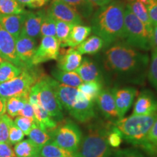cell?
<instances>
[{
    "instance_id": "1",
    "label": "cell",
    "mask_w": 157,
    "mask_h": 157,
    "mask_svg": "<svg viewBox=\"0 0 157 157\" xmlns=\"http://www.w3.org/2000/svg\"><path fill=\"white\" fill-rule=\"evenodd\" d=\"M104 63L112 73L137 82L144 79L149 64L146 53L129 46L124 42H118L109 46L104 52Z\"/></svg>"
},
{
    "instance_id": "2",
    "label": "cell",
    "mask_w": 157,
    "mask_h": 157,
    "mask_svg": "<svg viewBox=\"0 0 157 157\" xmlns=\"http://www.w3.org/2000/svg\"><path fill=\"white\" fill-rule=\"evenodd\" d=\"M125 7L121 1L113 0L100 7L92 15V31L103 39L104 48L124 39Z\"/></svg>"
},
{
    "instance_id": "3",
    "label": "cell",
    "mask_w": 157,
    "mask_h": 157,
    "mask_svg": "<svg viewBox=\"0 0 157 157\" xmlns=\"http://www.w3.org/2000/svg\"><path fill=\"white\" fill-rule=\"evenodd\" d=\"M113 124L98 121L88 127L87 132L82 137L81 143L74 157H110L111 147L108 143L107 136Z\"/></svg>"
},
{
    "instance_id": "4",
    "label": "cell",
    "mask_w": 157,
    "mask_h": 157,
    "mask_svg": "<svg viewBox=\"0 0 157 157\" xmlns=\"http://www.w3.org/2000/svg\"><path fill=\"white\" fill-rule=\"evenodd\" d=\"M157 117V113L151 115H131L113 123L127 143L141 149L151 127Z\"/></svg>"
},
{
    "instance_id": "5",
    "label": "cell",
    "mask_w": 157,
    "mask_h": 157,
    "mask_svg": "<svg viewBox=\"0 0 157 157\" xmlns=\"http://www.w3.org/2000/svg\"><path fill=\"white\" fill-rule=\"evenodd\" d=\"M124 42L137 50L148 51L153 48L152 35L143 23L125 7Z\"/></svg>"
},
{
    "instance_id": "6",
    "label": "cell",
    "mask_w": 157,
    "mask_h": 157,
    "mask_svg": "<svg viewBox=\"0 0 157 157\" xmlns=\"http://www.w3.org/2000/svg\"><path fill=\"white\" fill-rule=\"evenodd\" d=\"M34 67L24 68L17 77L0 84V97L7 99L13 96L29 95L31 88L44 76Z\"/></svg>"
},
{
    "instance_id": "7",
    "label": "cell",
    "mask_w": 157,
    "mask_h": 157,
    "mask_svg": "<svg viewBox=\"0 0 157 157\" xmlns=\"http://www.w3.org/2000/svg\"><path fill=\"white\" fill-rule=\"evenodd\" d=\"M50 142L60 148L75 153L82 139V132L76 123L67 120L49 132Z\"/></svg>"
},
{
    "instance_id": "8",
    "label": "cell",
    "mask_w": 157,
    "mask_h": 157,
    "mask_svg": "<svg viewBox=\"0 0 157 157\" xmlns=\"http://www.w3.org/2000/svg\"><path fill=\"white\" fill-rule=\"evenodd\" d=\"M39 89V105L57 122L63 119V109L50 82V77L44 76L37 82Z\"/></svg>"
},
{
    "instance_id": "9",
    "label": "cell",
    "mask_w": 157,
    "mask_h": 157,
    "mask_svg": "<svg viewBox=\"0 0 157 157\" xmlns=\"http://www.w3.org/2000/svg\"><path fill=\"white\" fill-rule=\"evenodd\" d=\"M60 43L56 36H43L32 59V66L57 60L60 54Z\"/></svg>"
},
{
    "instance_id": "10",
    "label": "cell",
    "mask_w": 157,
    "mask_h": 157,
    "mask_svg": "<svg viewBox=\"0 0 157 157\" xmlns=\"http://www.w3.org/2000/svg\"><path fill=\"white\" fill-rule=\"evenodd\" d=\"M68 113L78 122H90L96 117L94 102L78 90L75 103Z\"/></svg>"
},
{
    "instance_id": "11",
    "label": "cell",
    "mask_w": 157,
    "mask_h": 157,
    "mask_svg": "<svg viewBox=\"0 0 157 157\" xmlns=\"http://www.w3.org/2000/svg\"><path fill=\"white\" fill-rule=\"evenodd\" d=\"M47 13L56 21H63L73 25L83 23V19L77 12L60 0H53Z\"/></svg>"
},
{
    "instance_id": "12",
    "label": "cell",
    "mask_w": 157,
    "mask_h": 157,
    "mask_svg": "<svg viewBox=\"0 0 157 157\" xmlns=\"http://www.w3.org/2000/svg\"><path fill=\"white\" fill-rule=\"evenodd\" d=\"M0 56L5 60L24 69L16 52L15 39L0 25Z\"/></svg>"
},
{
    "instance_id": "13",
    "label": "cell",
    "mask_w": 157,
    "mask_h": 157,
    "mask_svg": "<svg viewBox=\"0 0 157 157\" xmlns=\"http://www.w3.org/2000/svg\"><path fill=\"white\" fill-rule=\"evenodd\" d=\"M17 56L25 68L32 66L31 62L36 50V41L35 39L21 34L15 39Z\"/></svg>"
},
{
    "instance_id": "14",
    "label": "cell",
    "mask_w": 157,
    "mask_h": 157,
    "mask_svg": "<svg viewBox=\"0 0 157 157\" xmlns=\"http://www.w3.org/2000/svg\"><path fill=\"white\" fill-rule=\"evenodd\" d=\"M95 102L102 114L110 122L114 123L119 120L112 89L102 90L95 99Z\"/></svg>"
},
{
    "instance_id": "15",
    "label": "cell",
    "mask_w": 157,
    "mask_h": 157,
    "mask_svg": "<svg viewBox=\"0 0 157 157\" xmlns=\"http://www.w3.org/2000/svg\"><path fill=\"white\" fill-rule=\"evenodd\" d=\"M114 96L116 108L119 119L124 117L129 108L132 105L137 95L136 88L128 87L124 88L114 87L112 89Z\"/></svg>"
},
{
    "instance_id": "16",
    "label": "cell",
    "mask_w": 157,
    "mask_h": 157,
    "mask_svg": "<svg viewBox=\"0 0 157 157\" xmlns=\"http://www.w3.org/2000/svg\"><path fill=\"white\" fill-rule=\"evenodd\" d=\"M50 82L63 109H66L68 113L76 101V95L78 92V88L61 84L51 77Z\"/></svg>"
},
{
    "instance_id": "17",
    "label": "cell",
    "mask_w": 157,
    "mask_h": 157,
    "mask_svg": "<svg viewBox=\"0 0 157 157\" xmlns=\"http://www.w3.org/2000/svg\"><path fill=\"white\" fill-rule=\"evenodd\" d=\"M46 11L39 10L37 12H28L25 13L24 21L21 34L35 39L40 36L41 25Z\"/></svg>"
},
{
    "instance_id": "18",
    "label": "cell",
    "mask_w": 157,
    "mask_h": 157,
    "mask_svg": "<svg viewBox=\"0 0 157 157\" xmlns=\"http://www.w3.org/2000/svg\"><path fill=\"white\" fill-rule=\"evenodd\" d=\"M157 113V100L149 90H143L137 97L132 115H151Z\"/></svg>"
},
{
    "instance_id": "19",
    "label": "cell",
    "mask_w": 157,
    "mask_h": 157,
    "mask_svg": "<svg viewBox=\"0 0 157 157\" xmlns=\"http://www.w3.org/2000/svg\"><path fill=\"white\" fill-rule=\"evenodd\" d=\"M75 72L78 74L83 82H103V74L98 64L87 57L82 58L81 64Z\"/></svg>"
},
{
    "instance_id": "20",
    "label": "cell",
    "mask_w": 157,
    "mask_h": 157,
    "mask_svg": "<svg viewBox=\"0 0 157 157\" xmlns=\"http://www.w3.org/2000/svg\"><path fill=\"white\" fill-rule=\"evenodd\" d=\"M57 60L58 69L63 71H75L81 64L82 56L76 48H70L64 53L59 54Z\"/></svg>"
},
{
    "instance_id": "21",
    "label": "cell",
    "mask_w": 157,
    "mask_h": 157,
    "mask_svg": "<svg viewBox=\"0 0 157 157\" xmlns=\"http://www.w3.org/2000/svg\"><path fill=\"white\" fill-rule=\"evenodd\" d=\"M24 17L25 13L20 15L0 14V25L16 39L22 31Z\"/></svg>"
},
{
    "instance_id": "22",
    "label": "cell",
    "mask_w": 157,
    "mask_h": 157,
    "mask_svg": "<svg viewBox=\"0 0 157 157\" xmlns=\"http://www.w3.org/2000/svg\"><path fill=\"white\" fill-rule=\"evenodd\" d=\"M91 32V26L83 24L74 25L68 40L65 43L63 48H76L90 36Z\"/></svg>"
},
{
    "instance_id": "23",
    "label": "cell",
    "mask_w": 157,
    "mask_h": 157,
    "mask_svg": "<svg viewBox=\"0 0 157 157\" xmlns=\"http://www.w3.org/2000/svg\"><path fill=\"white\" fill-rule=\"evenodd\" d=\"M126 7L130 10L131 12L146 25L149 32L152 35L153 25L149 17L146 5L141 2L140 0H127Z\"/></svg>"
},
{
    "instance_id": "24",
    "label": "cell",
    "mask_w": 157,
    "mask_h": 157,
    "mask_svg": "<svg viewBox=\"0 0 157 157\" xmlns=\"http://www.w3.org/2000/svg\"><path fill=\"white\" fill-rule=\"evenodd\" d=\"M33 107L34 111V121L40 128L50 132L58 126V122L40 105Z\"/></svg>"
},
{
    "instance_id": "25",
    "label": "cell",
    "mask_w": 157,
    "mask_h": 157,
    "mask_svg": "<svg viewBox=\"0 0 157 157\" xmlns=\"http://www.w3.org/2000/svg\"><path fill=\"white\" fill-rule=\"evenodd\" d=\"M104 42L101 37L93 35L87 38L83 42L75 48L82 55H95L104 48Z\"/></svg>"
},
{
    "instance_id": "26",
    "label": "cell",
    "mask_w": 157,
    "mask_h": 157,
    "mask_svg": "<svg viewBox=\"0 0 157 157\" xmlns=\"http://www.w3.org/2000/svg\"><path fill=\"white\" fill-rule=\"evenodd\" d=\"M52 75L60 83L78 88L83 83L82 80L75 71H63L58 68L52 71Z\"/></svg>"
},
{
    "instance_id": "27",
    "label": "cell",
    "mask_w": 157,
    "mask_h": 157,
    "mask_svg": "<svg viewBox=\"0 0 157 157\" xmlns=\"http://www.w3.org/2000/svg\"><path fill=\"white\" fill-rule=\"evenodd\" d=\"M68 4L82 18L89 19L95 12V6L89 0H60Z\"/></svg>"
},
{
    "instance_id": "28",
    "label": "cell",
    "mask_w": 157,
    "mask_h": 157,
    "mask_svg": "<svg viewBox=\"0 0 157 157\" xmlns=\"http://www.w3.org/2000/svg\"><path fill=\"white\" fill-rule=\"evenodd\" d=\"M29 102V95L13 96L7 98L6 101V112L10 117L14 118L24 107L25 104Z\"/></svg>"
},
{
    "instance_id": "29",
    "label": "cell",
    "mask_w": 157,
    "mask_h": 157,
    "mask_svg": "<svg viewBox=\"0 0 157 157\" xmlns=\"http://www.w3.org/2000/svg\"><path fill=\"white\" fill-rule=\"evenodd\" d=\"M40 148L28 139L16 143L14 148V152L16 157H33L39 156Z\"/></svg>"
},
{
    "instance_id": "30",
    "label": "cell",
    "mask_w": 157,
    "mask_h": 157,
    "mask_svg": "<svg viewBox=\"0 0 157 157\" xmlns=\"http://www.w3.org/2000/svg\"><path fill=\"white\" fill-rule=\"evenodd\" d=\"M40 157H74V153L60 148L52 142H48L40 148Z\"/></svg>"
},
{
    "instance_id": "31",
    "label": "cell",
    "mask_w": 157,
    "mask_h": 157,
    "mask_svg": "<svg viewBox=\"0 0 157 157\" xmlns=\"http://www.w3.org/2000/svg\"><path fill=\"white\" fill-rule=\"evenodd\" d=\"M141 149L148 156L157 157V117L151 127L146 142Z\"/></svg>"
},
{
    "instance_id": "32",
    "label": "cell",
    "mask_w": 157,
    "mask_h": 157,
    "mask_svg": "<svg viewBox=\"0 0 157 157\" xmlns=\"http://www.w3.org/2000/svg\"><path fill=\"white\" fill-rule=\"evenodd\" d=\"M23 70V68L17 67L7 60H4L0 66V84L17 77L21 74Z\"/></svg>"
},
{
    "instance_id": "33",
    "label": "cell",
    "mask_w": 157,
    "mask_h": 157,
    "mask_svg": "<svg viewBox=\"0 0 157 157\" xmlns=\"http://www.w3.org/2000/svg\"><path fill=\"white\" fill-rule=\"evenodd\" d=\"M103 83L98 82H83L78 90L82 92L90 101L95 102L98 95L103 90Z\"/></svg>"
},
{
    "instance_id": "34",
    "label": "cell",
    "mask_w": 157,
    "mask_h": 157,
    "mask_svg": "<svg viewBox=\"0 0 157 157\" xmlns=\"http://www.w3.org/2000/svg\"><path fill=\"white\" fill-rule=\"evenodd\" d=\"M28 136L29 137V140H31L39 148H42L44 145L50 141V136L49 132L40 128L36 123H34V124L33 125L32 129Z\"/></svg>"
},
{
    "instance_id": "35",
    "label": "cell",
    "mask_w": 157,
    "mask_h": 157,
    "mask_svg": "<svg viewBox=\"0 0 157 157\" xmlns=\"http://www.w3.org/2000/svg\"><path fill=\"white\" fill-rule=\"evenodd\" d=\"M25 12L26 10L17 0H0V14L20 15Z\"/></svg>"
},
{
    "instance_id": "36",
    "label": "cell",
    "mask_w": 157,
    "mask_h": 157,
    "mask_svg": "<svg viewBox=\"0 0 157 157\" xmlns=\"http://www.w3.org/2000/svg\"><path fill=\"white\" fill-rule=\"evenodd\" d=\"M73 24L63 22V21H56V37L60 43V48H63L65 43L68 40L71 31L73 28Z\"/></svg>"
},
{
    "instance_id": "37",
    "label": "cell",
    "mask_w": 157,
    "mask_h": 157,
    "mask_svg": "<svg viewBox=\"0 0 157 157\" xmlns=\"http://www.w3.org/2000/svg\"><path fill=\"white\" fill-rule=\"evenodd\" d=\"M56 21L46 12L41 25L40 35L43 36H56Z\"/></svg>"
},
{
    "instance_id": "38",
    "label": "cell",
    "mask_w": 157,
    "mask_h": 157,
    "mask_svg": "<svg viewBox=\"0 0 157 157\" xmlns=\"http://www.w3.org/2000/svg\"><path fill=\"white\" fill-rule=\"evenodd\" d=\"M149 82L157 90V48L153 49L151 60L148 71Z\"/></svg>"
},
{
    "instance_id": "39",
    "label": "cell",
    "mask_w": 157,
    "mask_h": 157,
    "mask_svg": "<svg viewBox=\"0 0 157 157\" xmlns=\"http://www.w3.org/2000/svg\"><path fill=\"white\" fill-rule=\"evenodd\" d=\"M12 121L7 114L0 117V143H8L9 127Z\"/></svg>"
},
{
    "instance_id": "40",
    "label": "cell",
    "mask_w": 157,
    "mask_h": 157,
    "mask_svg": "<svg viewBox=\"0 0 157 157\" xmlns=\"http://www.w3.org/2000/svg\"><path fill=\"white\" fill-rule=\"evenodd\" d=\"M122 140L123 137L121 136V132L113 124L112 127L108 133V143L111 148H118L122 143Z\"/></svg>"
},
{
    "instance_id": "41",
    "label": "cell",
    "mask_w": 157,
    "mask_h": 157,
    "mask_svg": "<svg viewBox=\"0 0 157 157\" xmlns=\"http://www.w3.org/2000/svg\"><path fill=\"white\" fill-rule=\"evenodd\" d=\"M34 123L35 121L32 119L21 116H17L14 120L15 124L24 133L25 135H29Z\"/></svg>"
},
{
    "instance_id": "42",
    "label": "cell",
    "mask_w": 157,
    "mask_h": 157,
    "mask_svg": "<svg viewBox=\"0 0 157 157\" xmlns=\"http://www.w3.org/2000/svg\"><path fill=\"white\" fill-rule=\"evenodd\" d=\"M24 135V133L15 124L14 121H12L9 127L8 143L10 144H16L22 141Z\"/></svg>"
},
{
    "instance_id": "43",
    "label": "cell",
    "mask_w": 157,
    "mask_h": 157,
    "mask_svg": "<svg viewBox=\"0 0 157 157\" xmlns=\"http://www.w3.org/2000/svg\"><path fill=\"white\" fill-rule=\"evenodd\" d=\"M112 157H145V156L135 149L126 148L117 151L113 153Z\"/></svg>"
},
{
    "instance_id": "44",
    "label": "cell",
    "mask_w": 157,
    "mask_h": 157,
    "mask_svg": "<svg viewBox=\"0 0 157 157\" xmlns=\"http://www.w3.org/2000/svg\"><path fill=\"white\" fill-rule=\"evenodd\" d=\"M17 2L23 7L31 9L41 8L48 2L49 0H17Z\"/></svg>"
},
{
    "instance_id": "45",
    "label": "cell",
    "mask_w": 157,
    "mask_h": 157,
    "mask_svg": "<svg viewBox=\"0 0 157 157\" xmlns=\"http://www.w3.org/2000/svg\"><path fill=\"white\" fill-rule=\"evenodd\" d=\"M153 26L157 24V0H148L146 5Z\"/></svg>"
},
{
    "instance_id": "46",
    "label": "cell",
    "mask_w": 157,
    "mask_h": 157,
    "mask_svg": "<svg viewBox=\"0 0 157 157\" xmlns=\"http://www.w3.org/2000/svg\"><path fill=\"white\" fill-rule=\"evenodd\" d=\"M29 103L33 106L39 105V89L37 82L31 88L29 95Z\"/></svg>"
},
{
    "instance_id": "47",
    "label": "cell",
    "mask_w": 157,
    "mask_h": 157,
    "mask_svg": "<svg viewBox=\"0 0 157 157\" xmlns=\"http://www.w3.org/2000/svg\"><path fill=\"white\" fill-rule=\"evenodd\" d=\"M9 143H0V157H16Z\"/></svg>"
},
{
    "instance_id": "48",
    "label": "cell",
    "mask_w": 157,
    "mask_h": 157,
    "mask_svg": "<svg viewBox=\"0 0 157 157\" xmlns=\"http://www.w3.org/2000/svg\"><path fill=\"white\" fill-rule=\"evenodd\" d=\"M21 117H24L29 118V119H32L34 121V107L32 105H31L30 103H26L25 104L24 107L23 108L22 110L18 113V115Z\"/></svg>"
},
{
    "instance_id": "49",
    "label": "cell",
    "mask_w": 157,
    "mask_h": 157,
    "mask_svg": "<svg viewBox=\"0 0 157 157\" xmlns=\"http://www.w3.org/2000/svg\"><path fill=\"white\" fill-rule=\"evenodd\" d=\"M94 6L96 7H102V6L106 5L108 4L113 1V0H89Z\"/></svg>"
},
{
    "instance_id": "50",
    "label": "cell",
    "mask_w": 157,
    "mask_h": 157,
    "mask_svg": "<svg viewBox=\"0 0 157 157\" xmlns=\"http://www.w3.org/2000/svg\"><path fill=\"white\" fill-rule=\"evenodd\" d=\"M152 45L153 48H157V24L153 26L152 33Z\"/></svg>"
},
{
    "instance_id": "51",
    "label": "cell",
    "mask_w": 157,
    "mask_h": 157,
    "mask_svg": "<svg viewBox=\"0 0 157 157\" xmlns=\"http://www.w3.org/2000/svg\"><path fill=\"white\" fill-rule=\"evenodd\" d=\"M6 98L0 97V117L6 113Z\"/></svg>"
},
{
    "instance_id": "52",
    "label": "cell",
    "mask_w": 157,
    "mask_h": 157,
    "mask_svg": "<svg viewBox=\"0 0 157 157\" xmlns=\"http://www.w3.org/2000/svg\"><path fill=\"white\" fill-rule=\"evenodd\" d=\"M140 1L142 3H143L144 4V5H147V3H148V0H140Z\"/></svg>"
},
{
    "instance_id": "53",
    "label": "cell",
    "mask_w": 157,
    "mask_h": 157,
    "mask_svg": "<svg viewBox=\"0 0 157 157\" xmlns=\"http://www.w3.org/2000/svg\"><path fill=\"white\" fill-rule=\"evenodd\" d=\"M4 60H4V59L2 58L1 56H0V66H1L2 63L4 62Z\"/></svg>"
},
{
    "instance_id": "54",
    "label": "cell",
    "mask_w": 157,
    "mask_h": 157,
    "mask_svg": "<svg viewBox=\"0 0 157 157\" xmlns=\"http://www.w3.org/2000/svg\"><path fill=\"white\" fill-rule=\"evenodd\" d=\"M33 157H40L39 156H33Z\"/></svg>"
}]
</instances>
